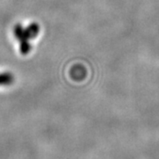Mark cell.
I'll list each match as a JSON object with an SVG mask.
<instances>
[{
	"mask_svg": "<svg viewBox=\"0 0 159 159\" xmlns=\"http://www.w3.org/2000/svg\"><path fill=\"white\" fill-rule=\"evenodd\" d=\"M39 31V25L37 23H31L26 29H24L20 24H17L14 27L13 34L20 43V51L22 55H27L31 51L29 41L36 37Z\"/></svg>",
	"mask_w": 159,
	"mask_h": 159,
	"instance_id": "1",
	"label": "cell"
},
{
	"mask_svg": "<svg viewBox=\"0 0 159 159\" xmlns=\"http://www.w3.org/2000/svg\"><path fill=\"white\" fill-rule=\"evenodd\" d=\"M14 77L11 73L0 74V86H9L13 83Z\"/></svg>",
	"mask_w": 159,
	"mask_h": 159,
	"instance_id": "2",
	"label": "cell"
}]
</instances>
